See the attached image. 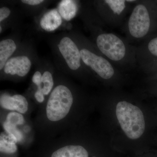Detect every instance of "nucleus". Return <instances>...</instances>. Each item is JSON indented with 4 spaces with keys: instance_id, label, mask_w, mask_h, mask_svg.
I'll use <instances>...</instances> for the list:
<instances>
[{
    "instance_id": "1",
    "label": "nucleus",
    "mask_w": 157,
    "mask_h": 157,
    "mask_svg": "<svg viewBox=\"0 0 157 157\" xmlns=\"http://www.w3.org/2000/svg\"><path fill=\"white\" fill-rule=\"evenodd\" d=\"M116 113L121 128L127 137L136 140L142 136L145 124L140 108L126 101H121L117 105Z\"/></svg>"
},
{
    "instance_id": "2",
    "label": "nucleus",
    "mask_w": 157,
    "mask_h": 157,
    "mask_svg": "<svg viewBox=\"0 0 157 157\" xmlns=\"http://www.w3.org/2000/svg\"><path fill=\"white\" fill-rule=\"evenodd\" d=\"M73 103V95L70 89L64 85L58 86L48 99L46 107L47 117L52 121L64 118L70 111Z\"/></svg>"
},
{
    "instance_id": "3",
    "label": "nucleus",
    "mask_w": 157,
    "mask_h": 157,
    "mask_svg": "<svg viewBox=\"0 0 157 157\" xmlns=\"http://www.w3.org/2000/svg\"><path fill=\"white\" fill-rule=\"evenodd\" d=\"M151 19L150 12L144 5L135 6L128 21L129 32L137 39L145 36L151 27Z\"/></svg>"
},
{
    "instance_id": "4",
    "label": "nucleus",
    "mask_w": 157,
    "mask_h": 157,
    "mask_svg": "<svg viewBox=\"0 0 157 157\" xmlns=\"http://www.w3.org/2000/svg\"><path fill=\"white\" fill-rule=\"evenodd\" d=\"M97 44L101 52L111 60L118 61L125 55L124 44L121 39L114 34H101L97 38Z\"/></svg>"
},
{
    "instance_id": "5",
    "label": "nucleus",
    "mask_w": 157,
    "mask_h": 157,
    "mask_svg": "<svg viewBox=\"0 0 157 157\" xmlns=\"http://www.w3.org/2000/svg\"><path fill=\"white\" fill-rule=\"evenodd\" d=\"M81 59L86 66L90 67L101 78L108 79L113 76L114 69L108 60L86 48L80 51Z\"/></svg>"
},
{
    "instance_id": "6",
    "label": "nucleus",
    "mask_w": 157,
    "mask_h": 157,
    "mask_svg": "<svg viewBox=\"0 0 157 157\" xmlns=\"http://www.w3.org/2000/svg\"><path fill=\"white\" fill-rule=\"evenodd\" d=\"M58 46L69 68L73 70H78L81 65V54L73 40L69 37H64Z\"/></svg>"
},
{
    "instance_id": "7",
    "label": "nucleus",
    "mask_w": 157,
    "mask_h": 157,
    "mask_svg": "<svg viewBox=\"0 0 157 157\" xmlns=\"http://www.w3.org/2000/svg\"><path fill=\"white\" fill-rule=\"evenodd\" d=\"M30 60L26 56L14 57L9 59L4 67V71L6 74L11 75L17 74L23 77L26 76L30 70Z\"/></svg>"
},
{
    "instance_id": "8",
    "label": "nucleus",
    "mask_w": 157,
    "mask_h": 157,
    "mask_svg": "<svg viewBox=\"0 0 157 157\" xmlns=\"http://www.w3.org/2000/svg\"><path fill=\"white\" fill-rule=\"evenodd\" d=\"M62 17L55 9L45 13L40 20V25L43 29L47 32L56 30L62 24Z\"/></svg>"
},
{
    "instance_id": "9",
    "label": "nucleus",
    "mask_w": 157,
    "mask_h": 157,
    "mask_svg": "<svg viewBox=\"0 0 157 157\" xmlns=\"http://www.w3.org/2000/svg\"><path fill=\"white\" fill-rule=\"evenodd\" d=\"M51 157H88V153L82 146L69 145L57 150Z\"/></svg>"
},
{
    "instance_id": "10",
    "label": "nucleus",
    "mask_w": 157,
    "mask_h": 157,
    "mask_svg": "<svg viewBox=\"0 0 157 157\" xmlns=\"http://www.w3.org/2000/svg\"><path fill=\"white\" fill-rule=\"evenodd\" d=\"M16 49V44L12 39H7L0 42V70L4 68L8 59Z\"/></svg>"
},
{
    "instance_id": "11",
    "label": "nucleus",
    "mask_w": 157,
    "mask_h": 157,
    "mask_svg": "<svg viewBox=\"0 0 157 157\" xmlns=\"http://www.w3.org/2000/svg\"><path fill=\"white\" fill-rule=\"evenodd\" d=\"M58 10L59 13L63 19L70 21L76 15L77 8L74 1L64 0L59 4Z\"/></svg>"
},
{
    "instance_id": "12",
    "label": "nucleus",
    "mask_w": 157,
    "mask_h": 157,
    "mask_svg": "<svg viewBox=\"0 0 157 157\" xmlns=\"http://www.w3.org/2000/svg\"><path fill=\"white\" fill-rule=\"evenodd\" d=\"M0 140V150L2 152L6 154H12L15 152L17 148L16 144L9 140L7 133H2Z\"/></svg>"
},
{
    "instance_id": "13",
    "label": "nucleus",
    "mask_w": 157,
    "mask_h": 157,
    "mask_svg": "<svg viewBox=\"0 0 157 157\" xmlns=\"http://www.w3.org/2000/svg\"><path fill=\"white\" fill-rule=\"evenodd\" d=\"M53 80L52 75L50 72L45 71L42 76L41 85L38 87V90L42 91L44 95L49 94L53 86Z\"/></svg>"
},
{
    "instance_id": "14",
    "label": "nucleus",
    "mask_w": 157,
    "mask_h": 157,
    "mask_svg": "<svg viewBox=\"0 0 157 157\" xmlns=\"http://www.w3.org/2000/svg\"><path fill=\"white\" fill-rule=\"evenodd\" d=\"M12 98L14 110L21 113H25L28 109V103L26 98L21 95H15Z\"/></svg>"
},
{
    "instance_id": "15",
    "label": "nucleus",
    "mask_w": 157,
    "mask_h": 157,
    "mask_svg": "<svg viewBox=\"0 0 157 157\" xmlns=\"http://www.w3.org/2000/svg\"><path fill=\"white\" fill-rule=\"evenodd\" d=\"M104 2L107 3L113 12L117 14H120L125 7V1L107 0Z\"/></svg>"
},
{
    "instance_id": "16",
    "label": "nucleus",
    "mask_w": 157,
    "mask_h": 157,
    "mask_svg": "<svg viewBox=\"0 0 157 157\" xmlns=\"http://www.w3.org/2000/svg\"><path fill=\"white\" fill-rule=\"evenodd\" d=\"M6 121L11 125L17 126L18 125L24 124V119L20 113L17 112H11L7 115Z\"/></svg>"
},
{
    "instance_id": "17",
    "label": "nucleus",
    "mask_w": 157,
    "mask_h": 157,
    "mask_svg": "<svg viewBox=\"0 0 157 157\" xmlns=\"http://www.w3.org/2000/svg\"><path fill=\"white\" fill-rule=\"evenodd\" d=\"M3 127L6 132L12 134L16 137L17 142H19L22 140L23 138L22 133L16 128V126L11 125L6 121L3 124Z\"/></svg>"
},
{
    "instance_id": "18",
    "label": "nucleus",
    "mask_w": 157,
    "mask_h": 157,
    "mask_svg": "<svg viewBox=\"0 0 157 157\" xmlns=\"http://www.w3.org/2000/svg\"><path fill=\"white\" fill-rule=\"evenodd\" d=\"M1 105L3 108L14 110L12 102V98L7 94H3L1 97Z\"/></svg>"
},
{
    "instance_id": "19",
    "label": "nucleus",
    "mask_w": 157,
    "mask_h": 157,
    "mask_svg": "<svg viewBox=\"0 0 157 157\" xmlns=\"http://www.w3.org/2000/svg\"><path fill=\"white\" fill-rule=\"evenodd\" d=\"M11 13V11L9 8L3 7L0 9V21L2 22L4 20L8 17Z\"/></svg>"
},
{
    "instance_id": "20",
    "label": "nucleus",
    "mask_w": 157,
    "mask_h": 157,
    "mask_svg": "<svg viewBox=\"0 0 157 157\" xmlns=\"http://www.w3.org/2000/svg\"><path fill=\"white\" fill-rule=\"evenodd\" d=\"M42 75L39 71H37L34 73L33 76V82L38 87L40 86L42 81Z\"/></svg>"
},
{
    "instance_id": "21",
    "label": "nucleus",
    "mask_w": 157,
    "mask_h": 157,
    "mask_svg": "<svg viewBox=\"0 0 157 157\" xmlns=\"http://www.w3.org/2000/svg\"><path fill=\"white\" fill-rule=\"evenodd\" d=\"M36 100L39 103H42L44 100V94L42 91L38 90L35 94Z\"/></svg>"
},
{
    "instance_id": "22",
    "label": "nucleus",
    "mask_w": 157,
    "mask_h": 157,
    "mask_svg": "<svg viewBox=\"0 0 157 157\" xmlns=\"http://www.w3.org/2000/svg\"><path fill=\"white\" fill-rule=\"evenodd\" d=\"M44 1L43 0H23L21 1L22 3L31 6H36L39 5L43 2Z\"/></svg>"
},
{
    "instance_id": "23",
    "label": "nucleus",
    "mask_w": 157,
    "mask_h": 157,
    "mask_svg": "<svg viewBox=\"0 0 157 157\" xmlns=\"http://www.w3.org/2000/svg\"><path fill=\"white\" fill-rule=\"evenodd\" d=\"M154 68L155 69H157V60L155 61Z\"/></svg>"
},
{
    "instance_id": "24",
    "label": "nucleus",
    "mask_w": 157,
    "mask_h": 157,
    "mask_svg": "<svg viewBox=\"0 0 157 157\" xmlns=\"http://www.w3.org/2000/svg\"><path fill=\"white\" fill-rule=\"evenodd\" d=\"M2 26H0V32H2Z\"/></svg>"
},
{
    "instance_id": "25",
    "label": "nucleus",
    "mask_w": 157,
    "mask_h": 157,
    "mask_svg": "<svg viewBox=\"0 0 157 157\" xmlns=\"http://www.w3.org/2000/svg\"><path fill=\"white\" fill-rule=\"evenodd\" d=\"M127 2H135V1H126Z\"/></svg>"
},
{
    "instance_id": "26",
    "label": "nucleus",
    "mask_w": 157,
    "mask_h": 157,
    "mask_svg": "<svg viewBox=\"0 0 157 157\" xmlns=\"http://www.w3.org/2000/svg\"></svg>"
}]
</instances>
